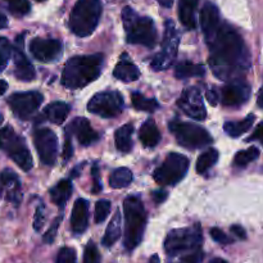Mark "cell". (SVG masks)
I'll list each match as a JSON object with an SVG mask.
<instances>
[{"mask_svg":"<svg viewBox=\"0 0 263 263\" xmlns=\"http://www.w3.org/2000/svg\"><path fill=\"white\" fill-rule=\"evenodd\" d=\"M210 46V66L213 74L223 81H239L251 67V55L243 37L230 25L221 22L205 36Z\"/></svg>","mask_w":263,"mask_h":263,"instance_id":"obj_1","label":"cell"},{"mask_svg":"<svg viewBox=\"0 0 263 263\" xmlns=\"http://www.w3.org/2000/svg\"><path fill=\"white\" fill-rule=\"evenodd\" d=\"M104 57L102 54L77 55L69 58L62 73V84L71 90L81 89L94 82L102 73Z\"/></svg>","mask_w":263,"mask_h":263,"instance_id":"obj_2","label":"cell"},{"mask_svg":"<svg viewBox=\"0 0 263 263\" xmlns=\"http://www.w3.org/2000/svg\"><path fill=\"white\" fill-rule=\"evenodd\" d=\"M125 235L123 244L127 251H134L141 243L146 226V211L138 197H127L123 202Z\"/></svg>","mask_w":263,"mask_h":263,"instance_id":"obj_3","label":"cell"},{"mask_svg":"<svg viewBox=\"0 0 263 263\" xmlns=\"http://www.w3.org/2000/svg\"><path fill=\"white\" fill-rule=\"evenodd\" d=\"M122 22L128 44L154 48L157 43V30L152 18L141 17L133 8L126 7L122 10Z\"/></svg>","mask_w":263,"mask_h":263,"instance_id":"obj_4","label":"cell"},{"mask_svg":"<svg viewBox=\"0 0 263 263\" xmlns=\"http://www.w3.org/2000/svg\"><path fill=\"white\" fill-rule=\"evenodd\" d=\"M100 0H77L69 15V28L80 37L91 35L99 23L102 15Z\"/></svg>","mask_w":263,"mask_h":263,"instance_id":"obj_5","label":"cell"},{"mask_svg":"<svg viewBox=\"0 0 263 263\" xmlns=\"http://www.w3.org/2000/svg\"><path fill=\"white\" fill-rule=\"evenodd\" d=\"M202 243L203 236L199 225L176 229V230L170 231L167 235L164 240V251L171 257L181 256L182 253L199 251Z\"/></svg>","mask_w":263,"mask_h":263,"instance_id":"obj_6","label":"cell"},{"mask_svg":"<svg viewBox=\"0 0 263 263\" xmlns=\"http://www.w3.org/2000/svg\"><path fill=\"white\" fill-rule=\"evenodd\" d=\"M0 149L5 152L21 170L27 172L32 168V157L26 141L10 126L0 128Z\"/></svg>","mask_w":263,"mask_h":263,"instance_id":"obj_7","label":"cell"},{"mask_svg":"<svg viewBox=\"0 0 263 263\" xmlns=\"http://www.w3.org/2000/svg\"><path fill=\"white\" fill-rule=\"evenodd\" d=\"M170 131L174 134L177 143L181 146L187 149L203 148L210 145L213 141L212 136L210 135L205 128L195 125V123L181 122L179 120H172L168 125Z\"/></svg>","mask_w":263,"mask_h":263,"instance_id":"obj_8","label":"cell"},{"mask_svg":"<svg viewBox=\"0 0 263 263\" xmlns=\"http://www.w3.org/2000/svg\"><path fill=\"white\" fill-rule=\"evenodd\" d=\"M189 170V159L179 153H170L163 163L154 171L153 177L162 186L176 185L181 181Z\"/></svg>","mask_w":263,"mask_h":263,"instance_id":"obj_9","label":"cell"},{"mask_svg":"<svg viewBox=\"0 0 263 263\" xmlns=\"http://www.w3.org/2000/svg\"><path fill=\"white\" fill-rule=\"evenodd\" d=\"M180 44V33L175 27V23L171 20L166 21L164 25V35L162 41V49L158 54L152 59L151 67L154 71H163L172 64L177 55Z\"/></svg>","mask_w":263,"mask_h":263,"instance_id":"obj_10","label":"cell"},{"mask_svg":"<svg viewBox=\"0 0 263 263\" xmlns=\"http://www.w3.org/2000/svg\"><path fill=\"white\" fill-rule=\"evenodd\" d=\"M125 107L123 97L118 91L98 92L87 103V110L103 118H113Z\"/></svg>","mask_w":263,"mask_h":263,"instance_id":"obj_11","label":"cell"},{"mask_svg":"<svg viewBox=\"0 0 263 263\" xmlns=\"http://www.w3.org/2000/svg\"><path fill=\"white\" fill-rule=\"evenodd\" d=\"M44 97L39 91H25L15 92L8 98V104L14 113L15 117L20 120H30L36 110L40 108Z\"/></svg>","mask_w":263,"mask_h":263,"instance_id":"obj_12","label":"cell"},{"mask_svg":"<svg viewBox=\"0 0 263 263\" xmlns=\"http://www.w3.org/2000/svg\"><path fill=\"white\" fill-rule=\"evenodd\" d=\"M33 144L41 163L53 166L58 157V138L50 128H37L33 133Z\"/></svg>","mask_w":263,"mask_h":263,"instance_id":"obj_13","label":"cell"},{"mask_svg":"<svg viewBox=\"0 0 263 263\" xmlns=\"http://www.w3.org/2000/svg\"><path fill=\"white\" fill-rule=\"evenodd\" d=\"M177 107L190 118L203 121L207 117L203 97L197 87H187L182 91L181 97L177 100Z\"/></svg>","mask_w":263,"mask_h":263,"instance_id":"obj_14","label":"cell"},{"mask_svg":"<svg viewBox=\"0 0 263 263\" xmlns=\"http://www.w3.org/2000/svg\"><path fill=\"white\" fill-rule=\"evenodd\" d=\"M30 51L37 61L43 63H51L62 57L63 44L57 39L35 37L30 43Z\"/></svg>","mask_w":263,"mask_h":263,"instance_id":"obj_15","label":"cell"},{"mask_svg":"<svg viewBox=\"0 0 263 263\" xmlns=\"http://www.w3.org/2000/svg\"><path fill=\"white\" fill-rule=\"evenodd\" d=\"M252 94V89L247 82L233 81L222 87V103L226 107H239L249 100Z\"/></svg>","mask_w":263,"mask_h":263,"instance_id":"obj_16","label":"cell"},{"mask_svg":"<svg viewBox=\"0 0 263 263\" xmlns=\"http://www.w3.org/2000/svg\"><path fill=\"white\" fill-rule=\"evenodd\" d=\"M67 131L73 134L79 143L84 146H89L99 140V134L91 127L89 120L84 117H77L67 127Z\"/></svg>","mask_w":263,"mask_h":263,"instance_id":"obj_17","label":"cell"},{"mask_svg":"<svg viewBox=\"0 0 263 263\" xmlns=\"http://www.w3.org/2000/svg\"><path fill=\"white\" fill-rule=\"evenodd\" d=\"M13 61H14V76L20 81H32L36 77L35 68L25 53L22 51V46H20V43L17 41V46L13 48Z\"/></svg>","mask_w":263,"mask_h":263,"instance_id":"obj_18","label":"cell"},{"mask_svg":"<svg viewBox=\"0 0 263 263\" xmlns=\"http://www.w3.org/2000/svg\"><path fill=\"white\" fill-rule=\"evenodd\" d=\"M89 223V202L86 199H77L72 208L71 229L74 234H82Z\"/></svg>","mask_w":263,"mask_h":263,"instance_id":"obj_19","label":"cell"},{"mask_svg":"<svg viewBox=\"0 0 263 263\" xmlns=\"http://www.w3.org/2000/svg\"><path fill=\"white\" fill-rule=\"evenodd\" d=\"M0 181L5 187L7 193V200H9L13 204L18 205L22 200V194H21V182L17 175L12 170H4L0 175Z\"/></svg>","mask_w":263,"mask_h":263,"instance_id":"obj_20","label":"cell"},{"mask_svg":"<svg viewBox=\"0 0 263 263\" xmlns=\"http://www.w3.org/2000/svg\"><path fill=\"white\" fill-rule=\"evenodd\" d=\"M221 22H222V21H221L218 8L216 7L213 3H205L204 7L200 10V26H202L204 37L211 35V33L220 26Z\"/></svg>","mask_w":263,"mask_h":263,"instance_id":"obj_21","label":"cell"},{"mask_svg":"<svg viewBox=\"0 0 263 263\" xmlns=\"http://www.w3.org/2000/svg\"><path fill=\"white\" fill-rule=\"evenodd\" d=\"M113 76L123 82H133L139 80V77H140V71H139L138 67L128 59L127 54H122L120 62H118L117 66L115 67Z\"/></svg>","mask_w":263,"mask_h":263,"instance_id":"obj_22","label":"cell"},{"mask_svg":"<svg viewBox=\"0 0 263 263\" xmlns=\"http://www.w3.org/2000/svg\"><path fill=\"white\" fill-rule=\"evenodd\" d=\"M139 138L146 148H154L158 145V143L161 141V133H159L154 120L149 118L143 123V126L140 127V133H139Z\"/></svg>","mask_w":263,"mask_h":263,"instance_id":"obj_23","label":"cell"},{"mask_svg":"<svg viewBox=\"0 0 263 263\" xmlns=\"http://www.w3.org/2000/svg\"><path fill=\"white\" fill-rule=\"evenodd\" d=\"M199 0H179V17L182 25L187 30H194L197 27L195 22V9Z\"/></svg>","mask_w":263,"mask_h":263,"instance_id":"obj_24","label":"cell"},{"mask_svg":"<svg viewBox=\"0 0 263 263\" xmlns=\"http://www.w3.org/2000/svg\"><path fill=\"white\" fill-rule=\"evenodd\" d=\"M69 115V105L64 102H53L46 105L44 116L54 125H62Z\"/></svg>","mask_w":263,"mask_h":263,"instance_id":"obj_25","label":"cell"},{"mask_svg":"<svg viewBox=\"0 0 263 263\" xmlns=\"http://www.w3.org/2000/svg\"><path fill=\"white\" fill-rule=\"evenodd\" d=\"M72 182L71 180H61L55 186L50 189V199L58 207H64L71 198L72 194Z\"/></svg>","mask_w":263,"mask_h":263,"instance_id":"obj_26","label":"cell"},{"mask_svg":"<svg viewBox=\"0 0 263 263\" xmlns=\"http://www.w3.org/2000/svg\"><path fill=\"white\" fill-rule=\"evenodd\" d=\"M134 134V126L133 123H126V125L121 126L117 128L115 133V141L116 148L122 153H128L133 149V140L131 136Z\"/></svg>","mask_w":263,"mask_h":263,"instance_id":"obj_27","label":"cell"},{"mask_svg":"<svg viewBox=\"0 0 263 263\" xmlns=\"http://www.w3.org/2000/svg\"><path fill=\"white\" fill-rule=\"evenodd\" d=\"M121 225H122V221H121V211L117 210L115 216L112 217V220H110L107 230H105V235L102 240L103 246L109 248V247H112L121 238Z\"/></svg>","mask_w":263,"mask_h":263,"instance_id":"obj_28","label":"cell"},{"mask_svg":"<svg viewBox=\"0 0 263 263\" xmlns=\"http://www.w3.org/2000/svg\"><path fill=\"white\" fill-rule=\"evenodd\" d=\"M205 74V68L203 64L182 62L175 68V76L177 79H190V77H203Z\"/></svg>","mask_w":263,"mask_h":263,"instance_id":"obj_29","label":"cell"},{"mask_svg":"<svg viewBox=\"0 0 263 263\" xmlns=\"http://www.w3.org/2000/svg\"><path fill=\"white\" fill-rule=\"evenodd\" d=\"M254 120H256L254 115H249L248 117H246L241 121H238V122L230 121V122L225 123L223 130H225L226 134H228L229 136H231V138H239V136L246 134L247 131L252 127Z\"/></svg>","mask_w":263,"mask_h":263,"instance_id":"obj_30","label":"cell"},{"mask_svg":"<svg viewBox=\"0 0 263 263\" xmlns=\"http://www.w3.org/2000/svg\"><path fill=\"white\" fill-rule=\"evenodd\" d=\"M133 172L126 167H121L112 172L109 177V185L113 189H122V187H127L133 182Z\"/></svg>","mask_w":263,"mask_h":263,"instance_id":"obj_31","label":"cell"},{"mask_svg":"<svg viewBox=\"0 0 263 263\" xmlns=\"http://www.w3.org/2000/svg\"><path fill=\"white\" fill-rule=\"evenodd\" d=\"M218 161V152L216 151L215 148H210L202 153L199 156L197 161V166H195V170H197L198 174H205L208 170L212 166H215L216 162Z\"/></svg>","mask_w":263,"mask_h":263,"instance_id":"obj_32","label":"cell"},{"mask_svg":"<svg viewBox=\"0 0 263 263\" xmlns=\"http://www.w3.org/2000/svg\"><path fill=\"white\" fill-rule=\"evenodd\" d=\"M131 102L135 109L144 110V112H154L159 108L158 102L154 98H146L138 91L131 94Z\"/></svg>","mask_w":263,"mask_h":263,"instance_id":"obj_33","label":"cell"},{"mask_svg":"<svg viewBox=\"0 0 263 263\" xmlns=\"http://www.w3.org/2000/svg\"><path fill=\"white\" fill-rule=\"evenodd\" d=\"M259 157V151L256 146H251V148L246 149V151H240L234 158V164L236 167H246L248 166L251 162L256 161Z\"/></svg>","mask_w":263,"mask_h":263,"instance_id":"obj_34","label":"cell"},{"mask_svg":"<svg viewBox=\"0 0 263 263\" xmlns=\"http://www.w3.org/2000/svg\"><path fill=\"white\" fill-rule=\"evenodd\" d=\"M13 54V48L9 40L5 37H0V72L4 71L8 66L10 55Z\"/></svg>","mask_w":263,"mask_h":263,"instance_id":"obj_35","label":"cell"},{"mask_svg":"<svg viewBox=\"0 0 263 263\" xmlns=\"http://www.w3.org/2000/svg\"><path fill=\"white\" fill-rule=\"evenodd\" d=\"M110 202L107 199L98 200L97 204H95V215H94V221L97 223L104 222L105 218L108 217L110 212Z\"/></svg>","mask_w":263,"mask_h":263,"instance_id":"obj_36","label":"cell"},{"mask_svg":"<svg viewBox=\"0 0 263 263\" xmlns=\"http://www.w3.org/2000/svg\"><path fill=\"white\" fill-rule=\"evenodd\" d=\"M10 12L15 15H25L30 12L31 5L28 0H4Z\"/></svg>","mask_w":263,"mask_h":263,"instance_id":"obj_37","label":"cell"},{"mask_svg":"<svg viewBox=\"0 0 263 263\" xmlns=\"http://www.w3.org/2000/svg\"><path fill=\"white\" fill-rule=\"evenodd\" d=\"M84 263H100V254L94 241H89L85 248Z\"/></svg>","mask_w":263,"mask_h":263,"instance_id":"obj_38","label":"cell"},{"mask_svg":"<svg viewBox=\"0 0 263 263\" xmlns=\"http://www.w3.org/2000/svg\"><path fill=\"white\" fill-rule=\"evenodd\" d=\"M57 263H77V257L74 249L64 247L59 251L57 257Z\"/></svg>","mask_w":263,"mask_h":263,"instance_id":"obj_39","label":"cell"},{"mask_svg":"<svg viewBox=\"0 0 263 263\" xmlns=\"http://www.w3.org/2000/svg\"><path fill=\"white\" fill-rule=\"evenodd\" d=\"M203 257H204V253L202 252V249H199V251L192 252V253H186L179 261L174 263H202Z\"/></svg>","mask_w":263,"mask_h":263,"instance_id":"obj_40","label":"cell"},{"mask_svg":"<svg viewBox=\"0 0 263 263\" xmlns=\"http://www.w3.org/2000/svg\"><path fill=\"white\" fill-rule=\"evenodd\" d=\"M211 236H212V239L215 241H217L218 244H222V246H226V244H231L233 243V239L229 238L228 235H226L225 233H223L222 230H220V229L215 228V229H211Z\"/></svg>","mask_w":263,"mask_h":263,"instance_id":"obj_41","label":"cell"},{"mask_svg":"<svg viewBox=\"0 0 263 263\" xmlns=\"http://www.w3.org/2000/svg\"><path fill=\"white\" fill-rule=\"evenodd\" d=\"M61 221H62V216H59V217H57L55 221L51 223L50 229H49V230L45 233V235H44V241H45V243H53L54 239H55L57 236V231H58Z\"/></svg>","mask_w":263,"mask_h":263,"instance_id":"obj_42","label":"cell"},{"mask_svg":"<svg viewBox=\"0 0 263 263\" xmlns=\"http://www.w3.org/2000/svg\"><path fill=\"white\" fill-rule=\"evenodd\" d=\"M72 153H73V148H72V139L71 134L68 131H66V140H64L63 145V153H62V157H63V161L67 162L72 157Z\"/></svg>","mask_w":263,"mask_h":263,"instance_id":"obj_43","label":"cell"},{"mask_svg":"<svg viewBox=\"0 0 263 263\" xmlns=\"http://www.w3.org/2000/svg\"><path fill=\"white\" fill-rule=\"evenodd\" d=\"M44 223H45V211H44V205H39L36 210L35 220H33V229L39 231L43 228Z\"/></svg>","mask_w":263,"mask_h":263,"instance_id":"obj_44","label":"cell"},{"mask_svg":"<svg viewBox=\"0 0 263 263\" xmlns=\"http://www.w3.org/2000/svg\"><path fill=\"white\" fill-rule=\"evenodd\" d=\"M254 140H263V121L256 127L254 133L247 139V141H254Z\"/></svg>","mask_w":263,"mask_h":263,"instance_id":"obj_45","label":"cell"},{"mask_svg":"<svg viewBox=\"0 0 263 263\" xmlns=\"http://www.w3.org/2000/svg\"><path fill=\"white\" fill-rule=\"evenodd\" d=\"M92 177H94V186H92L91 192L94 193V194H97V193H99L100 190H102V184H100L99 177H98V167L97 166L92 167Z\"/></svg>","mask_w":263,"mask_h":263,"instance_id":"obj_46","label":"cell"},{"mask_svg":"<svg viewBox=\"0 0 263 263\" xmlns=\"http://www.w3.org/2000/svg\"><path fill=\"white\" fill-rule=\"evenodd\" d=\"M152 198H153V200L157 204H161V203L167 198V193L163 192V190H157V192H153Z\"/></svg>","mask_w":263,"mask_h":263,"instance_id":"obj_47","label":"cell"},{"mask_svg":"<svg viewBox=\"0 0 263 263\" xmlns=\"http://www.w3.org/2000/svg\"><path fill=\"white\" fill-rule=\"evenodd\" d=\"M230 230H231V233L235 234L236 238L241 239V240H243V239H246V238H247L246 230H244V229L241 228V226H239V225H234V226H231Z\"/></svg>","mask_w":263,"mask_h":263,"instance_id":"obj_48","label":"cell"},{"mask_svg":"<svg viewBox=\"0 0 263 263\" xmlns=\"http://www.w3.org/2000/svg\"><path fill=\"white\" fill-rule=\"evenodd\" d=\"M207 99L210 100L211 104H212V105H216V104H217L218 97H217V94H216V92L213 91V90H210V91L207 92Z\"/></svg>","mask_w":263,"mask_h":263,"instance_id":"obj_49","label":"cell"},{"mask_svg":"<svg viewBox=\"0 0 263 263\" xmlns=\"http://www.w3.org/2000/svg\"><path fill=\"white\" fill-rule=\"evenodd\" d=\"M8 26V18L4 13L0 12V30L5 28Z\"/></svg>","mask_w":263,"mask_h":263,"instance_id":"obj_50","label":"cell"},{"mask_svg":"<svg viewBox=\"0 0 263 263\" xmlns=\"http://www.w3.org/2000/svg\"><path fill=\"white\" fill-rule=\"evenodd\" d=\"M157 2L164 8H171L172 4H174V0H157Z\"/></svg>","mask_w":263,"mask_h":263,"instance_id":"obj_51","label":"cell"},{"mask_svg":"<svg viewBox=\"0 0 263 263\" xmlns=\"http://www.w3.org/2000/svg\"><path fill=\"white\" fill-rule=\"evenodd\" d=\"M8 90V84L4 80H0V97Z\"/></svg>","mask_w":263,"mask_h":263,"instance_id":"obj_52","label":"cell"},{"mask_svg":"<svg viewBox=\"0 0 263 263\" xmlns=\"http://www.w3.org/2000/svg\"><path fill=\"white\" fill-rule=\"evenodd\" d=\"M258 105L261 108H263V86L259 90V94H258Z\"/></svg>","mask_w":263,"mask_h":263,"instance_id":"obj_53","label":"cell"},{"mask_svg":"<svg viewBox=\"0 0 263 263\" xmlns=\"http://www.w3.org/2000/svg\"><path fill=\"white\" fill-rule=\"evenodd\" d=\"M148 263H159V257L157 256V254H153V256L149 258V262Z\"/></svg>","mask_w":263,"mask_h":263,"instance_id":"obj_54","label":"cell"},{"mask_svg":"<svg viewBox=\"0 0 263 263\" xmlns=\"http://www.w3.org/2000/svg\"><path fill=\"white\" fill-rule=\"evenodd\" d=\"M208 263H229V262L225 261V259H222V258H215V259H212V261L208 262Z\"/></svg>","mask_w":263,"mask_h":263,"instance_id":"obj_55","label":"cell"},{"mask_svg":"<svg viewBox=\"0 0 263 263\" xmlns=\"http://www.w3.org/2000/svg\"><path fill=\"white\" fill-rule=\"evenodd\" d=\"M3 120H4V117H3V115H2V113H0V125H2Z\"/></svg>","mask_w":263,"mask_h":263,"instance_id":"obj_56","label":"cell"},{"mask_svg":"<svg viewBox=\"0 0 263 263\" xmlns=\"http://www.w3.org/2000/svg\"><path fill=\"white\" fill-rule=\"evenodd\" d=\"M2 186H3V185L0 184V195H2V192H3V187Z\"/></svg>","mask_w":263,"mask_h":263,"instance_id":"obj_57","label":"cell"},{"mask_svg":"<svg viewBox=\"0 0 263 263\" xmlns=\"http://www.w3.org/2000/svg\"><path fill=\"white\" fill-rule=\"evenodd\" d=\"M36 2H45V0H36Z\"/></svg>","mask_w":263,"mask_h":263,"instance_id":"obj_58","label":"cell"}]
</instances>
